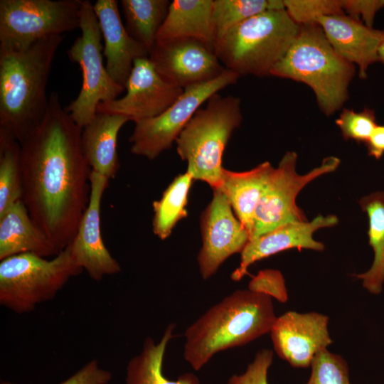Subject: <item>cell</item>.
<instances>
[{"instance_id":"10","label":"cell","mask_w":384,"mask_h":384,"mask_svg":"<svg viewBox=\"0 0 384 384\" xmlns=\"http://www.w3.org/2000/svg\"><path fill=\"white\" fill-rule=\"evenodd\" d=\"M240 75L226 69L219 77L187 87L181 95L159 115L134 122L129 137L132 154L149 160L170 149L201 106L213 95L237 82Z\"/></svg>"},{"instance_id":"21","label":"cell","mask_w":384,"mask_h":384,"mask_svg":"<svg viewBox=\"0 0 384 384\" xmlns=\"http://www.w3.org/2000/svg\"><path fill=\"white\" fill-rule=\"evenodd\" d=\"M213 7V0H173L156 43L192 38L214 50L216 34Z\"/></svg>"},{"instance_id":"11","label":"cell","mask_w":384,"mask_h":384,"mask_svg":"<svg viewBox=\"0 0 384 384\" xmlns=\"http://www.w3.org/2000/svg\"><path fill=\"white\" fill-rule=\"evenodd\" d=\"M297 160L296 152L287 151L274 169L256 209L250 239L289 223L307 220L296 203L298 193L311 181L333 172L340 164L338 158L329 156L318 167L300 175L296 170Z\"/></svg>"},{"instance_id":"15","label":"cell","mask_w":384,"mask_h":384,"mask_svg":"<svg viewBox=\"0 0 384 384\" xmlns=\"http://www.w3.org/2000/svg\"><path fill=\"white\" fill-rule=\"evenodd\" d=\"M329 316L317 312L287 311L270 331L276 353L294 368H308L314 356L332 343Z\"/></svg>"},{"instance_id":"12","label":"cell","mask_w":384,"mask_h":384,"mask_svg":"<svg viewBox=\"0 0 384 384\" xmlns=\"http://www.w3.org/2000/svg\"><path fill=\"white\" fill-rule=\"evenodd\" d=\"M125 90L122 97L100 102L97 112L122 114L136 122L159 115L183 92L163 78L149 57L134 62Z\"/></svg>"},{"instance_id":"24","label":"cell","mask_w":384,"mask_h":384,"mask_svg":"<svg viewBox=\"0 0 384 384\" xmlns=\"http://www.w3.org/2000/svg\"><path fill=\"white\" fill-rule=\"evenodd\" d=\"M174 324H169L158 343L147 337L139 354L132 358L127 366L126 384H201L192 373L181 374L176 380H170L163 373L165 351L174 338Z\"/></svg>"},{"instance_id":"9","label":"cell","mask_w":384,"mask_h":384,"mask_svg":"<svg viewBox=\"0 0 384 384\" xmlns=\"http://www.w3.org/2000/svg\"><path fill=\"white\" fill-rule=\"evenodd\" d=\"M82 0H1L0 46L24 50L80 28Z\"/></svg>"},{"instance_id":"22","label":"cell","mask_w":384,"mask_h":384,"mask_svg":"<svg viewBox=\"0 0 384 384\" xmlns=\"http://www.w3.org/2000/svg\"><path fill=\"white\" fill-rule=\"evenodd\" d=\"M23 253L47 257L59 252L21 200L0 214V260Z\"/></svg>"},{"instance_id":"18","label":"cell","mask_w":384,"mask_h":384,"mask_svg":"<svg viewBox=\"0 0 384 384\" xmlns=\"http://www.w3.org/2000/svg\"><path fill=\"white\" fill-rule=\"evenodd\" d=\"M93 9L104 40L106 70L110 78L125 90L134 62L149 57V51L127 31L116 0H97Z\"/></svg>"},{"instance_id":"30","label":"cell","mask_w":384,"mask_h":384,"mask_svg":"<svg viewBox=\"0 0 384 384\" xmlns=\"http://www.w3.org/2000/svg\"><path fill=\"white\" fill-rule=\"evenodd\" d=\"M310 366L311 375L306 384H351L346 361L327 348L314 356Z\"/></svg>"},{"instance_id":"5","label":"cell","mask_w":384,"mask_h":384,"mask_svg":"<svg viewBox=\"0 0 384 384\" xmlns=\"http://www.w3.org/2000/svg\"><path fill=\"white\" fill-rule=\"evenodd\" d=\"M299 27L285 9L269 10L218 36L214 51L221 64L240 77L270 75L291 47Z\"/></svg>"},{"instance_id":"33","label":"cell","mask_w":384,"mask_h":384,"mask_svg":"<svg viewBox=\"0 0 384 384\" xmlns=\"http://www.w3.org/2000/svg\"><path fill=\"white\" fill-rule=\"evenodd\" d=\"M250 291L267 295L284 303L288 299L284 278L280 271L272 269L260 270L249 282Z\"/></svg>"},{"instance_id":"27","label":"cell","mask_w":384,"mask_h":384,"mask_svg":"<svg viewBox=\"0 0 384 384\" xmlns=\"http://www.w3.org/2000/svg\"><path fill=\"white\" fill-rule=\"evenodd\" d=\"M194 179L187 171L178 175L152 203L154 233L161 240L169 238L176 223L188 215V196Z\"/></svg>"},{"instance_id":"28","label":"cell","mask_w":384,"mask_h":384,"mask_svg":"<svg viewBox=\"0 0 384 384\" xmlns=\"http://www.w3.org/2000/svg\"><path fill=\"white\" fill-rule=\"evenodd\" d=\"M21 144L0 132V214L22 200Z\"/></svg>"},{"instance_id":"25","label":"cell","mask_w":384,"mask_h":384,"mask_svg":"<svg viewBox=\"0 0 384 384\" xmlns=\"http://www.w3.org/2000/svg\"><path fill=\"white\" fill-rule=\"evenodd\" d=\"M359 203L368 218V235L374 259L368 270L355 276L369 292L378 294L384 283V192L376 191L366 196Z\"/></svg>"},{"instance_id":"13","label":"cell","mask_w":384,"mask_h":384,"mask_svg":"<svg viewBox=\"0 0 384 384\" xmlns=\"http://www.w3.org/2000/svg\"><path fill=\"white\" fill-rule=\"evenodd\" d=\"M233 210L225 195L213 190L201 218L202 247L197 262L203 279L213 276L230 256L241 253L250 240L249 233Z\"/></svg>"},{"instance_id":"7","label":"cell","mask_w":384,"mask_h":384,"mask_svg":"<svg viewBox=\"0 0 384 384\" xmlns=\"http://www.w3.org/2000/svg\"><path fill=\"white\" fill-rule=\"evenodd\" d=\"M82 271L68 246L51 260L31 253L5 258L0 262V304L18 314L31 312Z\"/></svg>"},{"instance_id":"26","label":"cell","mask_w":384,"mask_h":384,"mask_svg":"<svg viewBox=\"0 0 384 384\" xmlns=\"http://www.w3.org/2000/svg\"><path fill=\"white\" fill-rule=\"evenodd\" d=\"M120 2L127 31L144 45L150 53L167 16L170 1L122 0Z\"/></svg>"},{"instance_id":"34","label":"cell","mask_w":384,"mask_h":384,"mask_svg":"<svg viewBox=\"0 0 384 384\" xmlns=\"http://www.w3.org/2000/svg\"><path fill=\"white\" fill-rule=\"evenodd\" d=\"M273 351L270 349L259 351L245 371L230 376L227 384H269L267 374L273 361Z\"/></svg>"},{"instance_id":"4","label":"cell","mask_w":384,"mask_h":384,"mask_svg":"<svg viewBox=\"0 0 384 384\" xmlns=\"http://www.w3.org/2000/svg\"><path fill=\"white\" fill-rule=\"evenodd\" d=\"M354 74L355 65L336 53L316 24L300 26L293 43L270 75L308 85L321 111L329 116L347 100Z\"/></svg>"},{"instance_id":"2","label":"cell","mask_w":384,"mask_h":384,"mask_svg":"<svg viewBox=\"0 0 384 384\" xmlns=\"http://www.w3.org/2000/svg\"><path fill=\"white\" fill-rule=\"evenodd\" d=\"M65 36L41 39L24 50L0 46V132L20 144L40 124L49 97L46 86Z\"/></svg>"},{"instance_id":"19","label":"cell","mask_w":384,"mask_h":384,"mask_svg":"<svg viewBox=\"0 0 384 384\" xmlns=\"http://www.w3.org/2000/svg\"><path fill=\"white\" fill-rule=\"evenodd\" d=\"M318 25L336 53L356 65L360 78H365L368 67L379 60L384 31L368 27L345 14L321 16Z\"/></svg>"},{"instance_id":"17","label":"cell","mask_w":384,"mask_h":384,"mask_svg":"<svg viewBox=\"0 0 384 384\" xmlns=\"http://www.w3.org/2000/svg\"><path fill=\"white\" fill-rule=\"evenodd\" d=\"M338 222L334 215H319L311 221L289 223L250 239L240 253L239 267L232 272L231 279L240 280L251 265L282 251L293 248L324 250V245L314 238V233L319 229L333 227Z\"/></svg>"},{"instance_id":"35","label":"cell","mask_w":384,"mask_h":384,"mask_svg":"<svg viewBox=\"0 0 384 384\" xmlns=\"http://www.w3.org/2000/svg\"><path fill=\"white\" fill-rule=\"evenodd\" d=\"M341 5L345 14L373 28L376 13L384 7V0H341Z\"/></svg>"},{"instance_id":"31","label":"cell","mask_w":384,"mask_h":384,"mask_svg":"<svg viewBox=\"0 0 384 384\" xmlns=\"http://www.w3.org/2000/svg\"><path fill=\"white\" fill-rule=\"evenodd\" d=\"M284 9L299 26L318 25L320 17L344 14L341 0H284Z\"/></svg>"},{"instance_id":"36","label":"cell","mask_w":384,"mask_h":384,"mask_svg":"<svg viewBox=\"0 0 384 384\" xmlns=\"http://www.w3.org/2000/svg\"><path fill=\"white\" fill-rule=\"evenodd\" d=\"M112 378V373L109 370L100 368L97 361L92 359L60 384H108ZM0 384L16 383L1 381Z\"/></svg>"},{"instance_id":"29","label":"cell","mask_w":384,"mask_h":384,"mask_svg":"<svg viewBox=\"0 0 384 384\" xmlns=\"http://www.w3.org/2000/svg\"><path fill=\"white\" fill-rule=\"evenodd\" d=\"M282 9L284 6L281 0H214L213 16L216 38L254 16Z\"/></svg>"},{"instance_id":"16","label":"cell","mask_w":384,"mask_h":384,"mask_svg":"<svg viewBox=\"0 0 384 384\" xmlns=\"http://www.w3.org/2000/svg\"><path fill=\"white\" fill-rule=\"evenodd\" d=\"M109 181L91 171L89 203L76 234L68 245L78 265L97 282L121 271L119 264L106 247L101 233V201Z\"/></svg>"},{"instance_id":"6","label":"cell","mask_w":384,"mask_h":384,"mask_svg":"<svg viewBox=\"0 0 384 384\" xmlns=\"http://www.w3.org/2000/svg\"><path fill=\"white\" fill-rule=\"evenodd\" d=\"M200 108L176 140L180 158L188 163L194 180L207 183L213 190L222 184V157L234 130L241 124L240 98L216 93Z\"/></svg>"},{"instance_id":"3","label":"cell","mask_w":384,"mask_h":384,"mask_svg":"<svg viewBox=\"0 0 384 384\" xmlns=\"http://www.w3.org/2000/svg\"><path fill=\"white\" fill-rule=\"evenodd\" d=\"M277 319L272 298L238 289L211 306L184 333L183 358L201 370L217 353L270 332Z\"/></svg>"},{"instance_id":"20","label":"cell","mask_w":384,"mask_h":384,"mask_svg":"<svg viewBox=\"0 0 384 384\" xmlns=\"http://www.w3.org/2000/svg\"><path fill=\"white\" fill-rule=\"evenodd\" d=\"M129 121L122 114L97 112L82 129L81 145L91 170L108 180L114 178L119 169L118 134Z\"/></svg>"},{"instance_id":"1","label":"cell","mask_w":384,"mask_h":384,"mask_svg":"<svg viewBox=\"0 0 384 384\" xmlns=\"http://www.w3.org/2000/svg\"><path fill=\"white\" fill-rule=\"evenodd\" d=\"M82 128L52 92L44 118L21 144L22 201L60 253L74 238L90 194Z\"/></svg>"},{"instance_id":"23","label":"cell","mask_w":384,"mask_h":384,"mask_svg":"<svg viewBox=\"0 0 384 384\" xmlns=\"http://www.w3.org/2000/svg\"><path fill=\"white\" fill-rule=\"evenodd\" d=\"M274 167L265 161L251 170L242 172L223 169L219 188L227 197L238 220L251 238L256 209Z\"/></svg>"},{"instance_id":"32","label":"cell","mask_w":384,"mask_h":384,"mask_svg":"<svg viewBox=\"0 0 384 384\" xmlns=\"http://www.w3.org/2000/svg\"><path fill=\"white\" fill-rule=\"evenodd\" d=\"M343 137L366 143L378 125L375 112L365 108L361 112L345 108L336 119Z\"/></svg>"},{"instance_id":"8","label":"cell","mask_w":384,"mask_h":384,"mask_svg":"<svg viewBox=\"0 0 384 384\" xmlns=\"http://www.w3.org/2000/svg\"><path fill=\"white\" fill-rule=\"evenodd\" d=\"M80 29L81 35L67 53L70 60L81 68L82 87L66 110L82 129L95 117L100 102L117 99L124 88L110 78L103 64L102 33L93 4L89 0L82 1Z\"/></svg>"},{"instance_id":"38","label":"cell","mask_w":384,"mask_h":384,"mask_svg":"<svg viewBox=\"0 0 384 384\" xmlns=\"http://www.w3.org/2000/svg\"><path fill=\"white\" fill-rule=\"evenodd\" d=\"M378 57L379 60L384 63V40L380 47Z\"/></svg>"},{"instance_id":"14","label":"cell","mask_w":384,"mask_h":384,"mask_svg":"<svg viewBox=\"0 0 384 384\" xmlns=\"http://www.w3.org/2000/svg\"><path fill=\"white\" fill-rule=\"evenodd\" d=\"M149 58L163 78L182 89L212 80L226 70L214 50L192 38L156 43Z\"/></svg>"},{"instance_id":"37","label":"cell","mask_w":384,"mask_h":384,"mask_svg":"<svg viewBox=\"0 0 384 384\" xmlns=\"http://www.w3.org/2000/svg\"><path fill=\"white\" fill-rule=\"evenodd\" d=\"M368 155L379 159L384 154V124L377 125L366 143Z\"/></svg>"}]
</instances>
